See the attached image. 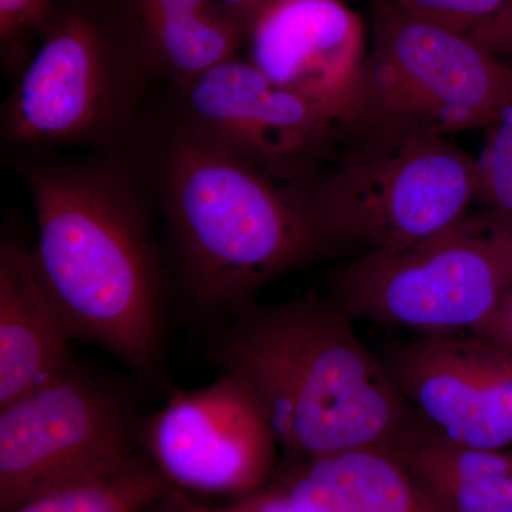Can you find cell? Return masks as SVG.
<instances>
[{"label":"cell","mask_w":512,"mask_h":512,"mask_svg":"<svg viewBox=\"0 0 512 512\" xmlns=\"http://www.w3.org/2000/svg\"><path fill=\"white\" fill-rule=\"evenodd\" d=\"M32 198L33 255L73 340L138 376L163 365L164 275L154 197L126 154L15 157Z\"/></svg>","instance_id":"6da1fadb"},{"label":"cell","mask_w":512,"mask_h":512,"mask_svg":"<svg viewBox=\"0 0 512 512\" xmlns=\"http://www.w3.org/2000/svg\"><path fill=\"white\" fill-rule=\"evenodd\" d=\"M163 212L177 275L201 312L224 316L282 275L338 254L303 184L148 116L124 151Z\"/></svg>","instance_id":"7a4b0ae2"},{"label":"cell","mask_w":512,"mask_h":512,"mask_svg":"<svg viewBox=\"0 0 512 512\" xmlns=\"http://www.w3.org/2000/svg\"><path fill=\"white\" fill-rule=\"evenodd\" d=\"M222 319L205 355L251 394L282 460L359 448L393 453L430 439L329 295L249 302Z\"/></svg>","instance_id":"3957f363"},{"label":"cell","mask_w":512,"mask_h":512,"mask_svg":"<svg viewBox=\"0 0 512 512\" xmlns=\"http://www.w3.org/2000/svg\"><path fill=\"white\" fill-rule=\"evenodd\" d=\"M303 191L338 254L414 244L481 207L477 158L444 136L350 114L336 124Z\"/></svg>","instance_id":"277c9868"},{"label":"cell","mask_w":512,"mask_h":512,"mask_svg":"<svg viewBox=\"0 0 512 512\" xmlns=\"http://www.w3.org/2000/svg\"><path fill=\"white\" fill-rule=\"evenodd\" d=\"M153 84L111 0H57L3 104V146L16 156L67 146L124 153Z\"/></svg>","instance_id":"5b68a950"},{"label":"cell","mask_w":512,"mask_h":512,"mask_svg":"<svg viewBox=\"0 0 512 512\" xmlns=\"http://www.w3.org/2000/svg\"><path fill=\"white\" fill-rule=\"evenodd\" d=\"M511 286L512 215L481 205L414 244L353 256L329 296L353 320L450 333L480 325Z\"/></svg>","instance_id":"8992f818"},{"label":"cell","mask_w":512,"mask_h":512,"mask_svg":"<svg viewBox=\"0 0 512 512\" xmlns=\"http://www.w3.org/2000/svg\"><path fill=\"white\" fill-rule=\"evenodd\" d=\"M512 99V66L446 30L373 0L367 52L350 116L444 136L484 130Z\"/></svg>","instance_id":"52a82bcc"},{"label":"cell","mask_w":512,"mask_h":512,"mask_svg":"<svg viewBox=\"0 0 512 512\" xmlns=\"http://www.w3.org/2000/svg\"><path fill=\"white\" fill-rule=\"evenodd\" d=\"M130 402L79 366L0 407V512L154 467Z\"/></svg>","instance_id":"ba28073f"},{"label":"cell","mask_w":512,"mask_h":512,"mask_svg":"<svg viewBox=\"0 0 512 512\" xmlns=\"http://www.w3.org/2000/svg\"><path fill=\"white\" fill-rule=\"evenodd\" d=\"M168 90L164 111L175 121L292 183L311 177L342 119L238 56Z\"/></svg>","instance_id":"9c48e42d"},{"label":"cell","mask_w":512,"mask_h":512,"mask_svg":"<svg viewBox=\"0 0 512 512\" xmlns=\"http://www.w3.org/2000/svg\"><path fill=\"white\" fill-rule=\"evenodd\" d=\"M138 440L173 488L192 495L245 497L272 480L282 458L251 394L227 375L178 390L138 424Z\"/></svg>","instance_id":"30bf717a"},{"label":"cell","mask_w":512,"mask_h":512,"mask_svg":"<svg viewBox=\"0 0 512 512\" xmlns=\"http://www.w3.org/2000/svg\"><path fill=\"white\" fill-rule=\"evenodd\" d=\"M430 439L512 450V355L473 332L423 333L380 356Z\"/></svg>","instance_id":"8fae6325"},{"label":"cell","mask_w":512,"mask_h":512,"mask_svg":"<svg viewBox=\"0 0 512 512\" xmlns=\"http://www.w3.org/2000/svg\"><path fill=\"white\" fill-rule=\"evenodd\" d=\"M242 45L278 86L336 116L349 113L367 55L366 28L342 0H274Z\"/></svg>","instance_id":"7c38bea8"},{"label":"cell","mask_w":512,"mask_h":512,"mask_svg":"<svg viewBox=\"0 0 512 512\" xmlns=\"http://www.w3.org/2000/svg\"><path fill=\"white\" fill-rule=\"evenodd\" d=\"M72 336L37 269L33 247L0 242V407L76 367Z\"/></svg>","instance_id":"4fadbf2b"},{"label":"cell","mask_w":512,"mask_h":512,"mask_svg":"<svg viewBox=\"0 0 512 512\" xmlns=\"http://www.w3.org/2000/svg\"><path fill=\"white\" fill-rule=\"evenodd\" d=\"M154 82L180 86L238 56L241 30L218 0H111Z\"/></svg>","instance_id":"5bb4252c"},{"label":"cell","mask_w":512,"mask_h":512,"mask_svg":"<svg viewBox=\"0 0 512 512\" xmlns=\"http://www.w3.org/2000/svg\"><path fill=\"white\" fill-rule=\"evenodd\" d=\"M271 484L311 512H439L393 454L373 448L281 460Z\"/></svg>","instance_id":"9a60e30c"},{"label":"cell","mask_w":512,"mask_h":512,"mask_svg":"<svg viewBox=\"0 0 512 512\" xmlns=\"http://www.w3.org/2000/svg\"><path fill=\"white\" fill-rule=\"evenodd\" d=\"M390 454L439 512H512V450L429 439Z\"/></svg>","instance_id":"2e32d148"},{"label":"cell","mask_w":512,"mask_h":512,"mask_svg":"<svg viewBox=\"0 0 512 512\" xmlns=\"http://www.w3.org/2000/svg\"><path fill=\"white\" fill-rule=\"evenodd\" d=\"M404 12L512 66V0H392Z\"/></svg>","instance_id":"e0dca14e"},{"label":"cell","mask_w":512,"mask_h":512,"mask_svg":"<svg viewBox=\"0 0 512 512\" xmlns=\"http://www.w3.org/2000/svg\"><path fill=\"white\" fill-rule=\"evenodd\" d=\"M173 485L156 467L126 476L73 485L2 512H146Z\"/></svg>","instance_id":"ac0fdd59"},{"label":"cell","mask_w":512,"mask_h":512,"mask_svg":"<svg viewBox=\"0 0 512 512\" xmlns=\"http://www.w3.org/2000/svg\"><path fill=\"white\" fill-rule=\"evenodd\" d=\"M483 131L477 157L481 205L512 215V99Z\"/></svg>","instance_id":"d6986e66"},{"label":"cell","mask_w":512,"mask_h":512,"mask_svg":"<svg viewBox=\"0 0 512 512\" xmlns=\"http://www.w3.org/2000/svg\"><path fill=\"white\" fill-rule=\"evenodd\" d=\"M57 0H0V50L2 66L18 77L33 53L30 46L40 39L53 18Z\"/></svg>","instance_id":"ffe728a7"},{"label":"cell","mask_w":512,"mask_h":512,"mask_svg":"<svg viewBox=\"0 0 512 512\" xmlns=\"http://www.w3.org/2000/svg\"><path fill=\"white\" fill-rule=\"evenodd\" d=\"M160 512H311L303 510L291 498L269 483L262 490L225 504H211L195 495L171 488L156 504Z\"/></svg>","instance_id":"44dd1931"},{"label":"cell","mask_w":512,"mask_h":512,"mask_svg":"<svg viewBox=\"0 0 512 512\" xmlns=\"http://www.w3.org/2000/svg\"><path fill=\"white\" fill-rule=\"evenodd\" d=\"M470 332L512 355V286L490 316Z\"/></svg>","instance_id":"7402d4cb"},{"label":"cell","mask_w":512,"mask_h":512,"mask_svg":"<svg viewBox=\"0 0 512 512\" xmlns=\"http://www.w3.org/2000/svg\"><path fill=\"white\" fill-rule=\"evenodd\" d=\"M218 2L221 3L232 22L241 30L242 37H245L256 16L274 0H218Z\"/></svg>","instance_id":"603a6c76"},{"label":"cell","mask_w":512,"mask_h":512,"mask_svg":"<svg viewBox=\"0 0 512 512\" xmlns=\"http://www.w3.org/2000/svg\"><path fill=\"white\" fill-rule=\"evenodd\" d=\"M146 512H160L157 510L156 505H153V507L150 508V510H147Z\"/></svg>","instance_id":"cb8c5ba5"}]
</instances>
